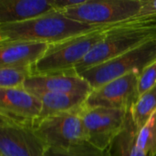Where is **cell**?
I'll list each match as a JSON object with an SVG mask.
<instances>
[{
    "mask_svg": "<svg viewBox=\"0 0 156 156\" xmlns=\"http://www.w3.org/2000/svg\"><path fill=\"white\" fill-rule=\"evenodd\" d=\"M118 24L102 26L91 31L71 37L59 43L49 45L46 54L33 66V74H45L75 69L76 65Z\"/></svg>",
    "mask_w": 156,
    "mask_h": 156,
    "instance_id": "3",
    "label": "cell"
},
{
    "mask_svg": "<svg viewBox=\"0 0 156 156\" xmlns=\"http://www.w3.org/2000/svg\"><path fill=\"white\" fill-rule=\"evenodd\" d=\"M155 61L156 38H154L116 58L90 68L80 75L94 90L131 73L140 75Z\"/></svg>",
    "mask_w": 156,
    "mask_h": 156,
    "instance_id": "4",
    "label": "cell"
},
{
    "mask_svg": "<svg viewBox=\"0 0 156 156\" xmlns=\"http://www.w3.org/2000/svg\"><path fill=\"white\" fill-rule=\"evenodd\" d=\"M137 136L138 130L129 112L124 129L109 148L111 156H147L137 146Z\"/></svg>",
    "mask_w": 156,
    "mask_h": 156,
    "instance_id": "15",
    "label": "cell"
},
{
    "mask_svg": "<svg viewBox=\"0 0 156 156\" xmlns=\"http://www.w3.org/2000/svg\"><path fill=\"white\" fill-rule=\"evenodd\" d=\"M156 86V61L147 67L138 77L139 96Z\"/></svg>",
    "mask_w": 156,
    "mask_h": 156,
    "instance_id": "20",
    "label": "cell"
},
{
    "mask_svg": "<svg viewBox=\"0 0 156 156\" xmlns=\"http://www.w3.org/2000/svg\"><path fill=\"white\" fill-rule=\"evenodd\" d=\"M133 20H156V0H144L140 11Z\"/></svg>",
    "mask_w": 156,
    "mask_h": 156,
    "instance_id": "21",
    "label": "cell"
},
{
    "mask_svg": "<svg viewBox=\"0 0 156 156\" xmlns=\"http://www.w3.org/2000/svg\"><path fill=\"white\" fill-rule=\"evenodd\" d=\"M100 27L102 26L80 23L53 11L28 21L0 25V42L33 41L53 45Z\"/></svg>",
    "mask_w": 156,
    "mask_h": 156,
    "instance_id": "1",
    "label": "cell"
},
{
    "mask_svg": "<svg viewBox=\"0 0 156 156\" xmlns=\"http://www.w3.org/2000/svg\"><path fill=\"white\" fill-rule=\"evenodd\" d=\"M49 48L47 43L33 41L0 42V67H32Z\"/></svg>",
    "mask_w": 156,
    "mask_h": 156,
    "instance_id": "12",
    "label": "cell"
},
{
    "mask_svg": "<svg viewBox=\"0 0 156 156\" xmlns=\"http://www.w3.org/2000/svg\"><path fill=\"white\" fill-rule=\"evenodd\" d=\"M41 111V101L25 88L0 89V116L33 125Z\"/></svg>",
    "mask_w": 156,
    "mask_h": 156,
    "instance_id": "11",
    "label": "cell"
},
{
    "mask_svg": "<svg viewBox=\"0 0 156 156\" xmlns=\"http://www.w3.org/2000/svg\"><path fill=\"white\" fill-rule=\"evenodd\" d=\"M137 146L147 156L156 155V113L138 132Z\"/></svg>",
    "mask_w": 156,
    "mask_h": 156,
    "instance_id": "19",
    "label": "cell"
},
{
    "mask_svg": "<svg viewBox=\"0 0 156 156\" xmlns=\"http://www.w3.org/2000/svg\"><path fill=\"white\" fill-rule=\"evenodd\" d=\"M48 149L32 125L0 116V156H46Z\"/></svg>",
    "mask_w": 156,
    "mask_h": 156,
    "instance_id": "8",
    "label": "cell"
},
{
    "mask_svg": "<svg viewBox=\"0 0 156 156\" xmlns=\"http://www.w3.org/2000/svg\"><path fill=\"white\" fill-rule=\"evenodd\" d=\"M32 74V67H0V89L24 88Z\"/></svg>",
    "mask_w": 156,
    "mask_h": 156,
    "instance_id": "17",
    "label": "cell"
},
{
    "mask_svg": "<svg viewBox=\"0 0 156 156\" xmlns=\"http://www.w3.org/2000/svg\"><path fill=\"white\" fill-rule=\"evenodd\" d=\"M130 113L135 127L140 132L156 113V86L139 96Z\"/></svg>",
    "mask_w": 156,
    "mask_h": 156,
    "instance_id": "16",
    "label": "cell"
},
{
    "mask_svg": "<svg viewBox=\"0 0 156 156\" xmlns=\"http://www.w3.org/2000/svg\"><path fill=\"white\" fill-rule=\"evenodd\" d=\"M138 77L131 73L94 89L87 97L85 106L131 112L139 98Z\"/></svg>",
    "mask_w": 156,
    "mask_h": 156,
    "instance_id": "9",
    "label": "cell"
},
{
    "mask_svg": "<svg viewBox=\"0 0 156 156\" xmlns=\"http://www.w3.org/2000/svg\"><path fill=\"white\" fill-rule=\"evenodd\" d=\"M154 38H156V20H133L120 23L76 65L75 70L80 75Z\"/></svg>",
    "mask_w": 156,
    "mask_h": 156,
    "instance_id": "2",
    "label": "cell"
},
{
    "mask_svg": "<svg viewBox=\"0 0 156 156\" xmlns=\"http://www.w3.org/2000/svg\"><path fill=\"white\" fill-rule=\"evenodd\" d=\"M155 156H156V155H155Z\"/></svg>",
    "mask_w": 156,
    "mask_h": 156,
    "instance_id": "23",
    "label": "cell"
},
{
    "mask_svg": "<svg viewBox=\"0 0 156 156\" xmlns=\"http://www.w3.org/2000/svg\"><path fill=\"white\" fill-rule=\"evenodd\" d=\"M53 11L51 0H0V25L28 21Z\"/></svg>",
    "mask_w": 156,
    "mask_h": 156,
    "instance_id": "13",
    "label": "cell"
},
{
    "mask_svg": "<svg viewBox=\"0 0 156 156\" xmlns=\"http://www.w3.org/2000/svg\"><path fill=\"white\" fill-rule=\"evenodd\" d=\"M144 0H87L83 5L59 12L65 16L91 26H107L132 21Z\"/></svg>",
    "mask_w": 156,
    "mask_h": 156,
    "instance_id": "5",
    "label": "cell"
},
{
    "mask_svg": "<svg viewBox=\"0 0 156 156\" xmlns=\"http://www.w3.org/2000/svg\"><path fill=\"white\" fill-rule=\"evenodd\" d=\"M128 112L102 107L84 106L80 110L88 143L101 150H108L125 127Z\"/></svg>",
    "mask_w": 156,
    "mask_h": 156,
    "instance_id": "7",
    "label": "cell"
},
{
    "mask_svg": "<svg viewBox=\"0 0 156 156\" xmlns=\"http://www.w3.org/2000/svg\"><path fill=\"white\" fill-rule=\"evenodd\" d=\"M42 103V111L37 120L58 113L78 111L86 102L87 97L59 93H40L36 95Z\"/></svg>",
    "mask_w": 156,
    "mask_h": 156,
    "instance_id": "14",
    "label": "cell"
},
{
    "mask_svg": "<svg viewBox=\"0 0 156 156\" xmlns=\"http://www.w3.org/2000/svg\"><path fill=\"white\" fill-rule=\"evenodd\" d=\"M80 110L36 120L33 129L48 148L68 149L88 142Z\"/></svg>",
    "mask_w": 156,
    "mask_h": 156,
    "instance_id": "6",
    "label": "cell"
},
{
    "mask_svg": "<svg viewBox=\"0 0 156 156\" xmlns=\"http://www.w3.org/2000/svg\"><path fill=\"white\" fill-rule=\"evenodd\" d=\"M86 1L87 0H51V4L57 12H62L80 6Z\"/></svg>",
    "mask_w": 156,
    "mask_h": 156,
    "instance_id": "22",
    "label": "cell"
},
{
    "mask_svg": "<svg viewBox=\"0 0 156 156\" xmlns=\"http://www.w3.org/2000/svg\"><path fill=\"white\" fill-rule=\"evenodd\" d=\"M46 156H111V154L109 149L101 150L85 142L68 149L48 148Z\"/></svg>",
    "mask_w": 156,
    "mask_h": 156,
    "instance_id": "18",
    "label": "cell"
},
{
    "mask_svg": "<svg viewBox=\"0 0 156 156\" xmlns=\"http://www.w3.org/2000/svg\"><path fill=\"white\" fill-rule=\"evenodd\" d=\"M24 88L34 95L40 93H59L88 97L93 90L90 83L75 69L45 74H32Z\"/></svg>",
    "mask_w": 156,
    "mask_h": 156,
    "instance_id": "10",
    "label": "cell"
}]
</instances>
